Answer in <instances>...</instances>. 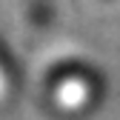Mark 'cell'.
Returning a JSON list of instances; mask_svg holds the SVG:
<instances>
[{
    "instance_id": "cell-3",
    "label": "cell",
    "mask_w": 120,
    "mask_h": 120,
    "mask_svg": "<svg viewBox=\"0 0 120 120\" xmlns=\"http://www.w3.org/2000/svg\"><path fill=\"white\" fill-rule=\"evenodd\" d=\"M23 14V20L29 26H34V29H43V26H49L52 17H54V3L52 0H14Z\"/></svg>"
},
{
    "instance_id": "cell-1",
    "label": "cell",
    "mask_w": 120,
    "mask_h": 120,
    "mask_svg": "<svg viewBox=\"0 0 120 120\" xmlns=\"http://www.w3.org/2000/svg\"><path fill=\"white\" fill-rule=\"evenodd\" d=\"M103 94V80L97 69H92L86 60L66 57L46 66L43 71V103L57 117L77 120L97 109Z\"/></svg>"
},
{
    "instance_id": "cell-2",
    "label": "cell",
    "mask_w": 120,
    "mask_h": 120,
    "mask_svg": "<svg viewBox=\"0 0 120 120\" xmlns=\"http://www.w3.org/2000/svg\"><path fill=\"white\" fill-rule=\"evenodd\" d=\"M20 89V69L17 60L11 57L6 40L0 37V103H9Z\"/></svg>"
}]
</instances>
